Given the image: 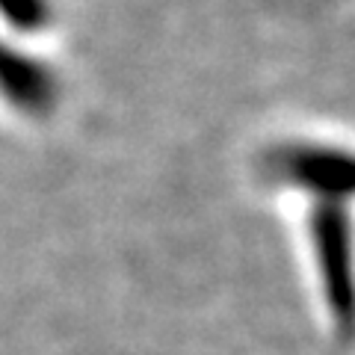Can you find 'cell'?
Instances as JSON below:
<instances>
[{
    "instance_id": "6da1fadb",
    "label": "cell",
    "mask_w": 355,
    "mask_h": 355,
    "mask_svg": "<svg viewBox=\"0 0 355 355\" xmlns=\"http://www.w3.org/2000/svg\"><path fill=\"white\" fill-rule=\"evenodd\" d=\"M311 234L335 326L343 338H355V252L352 225L343 205L320 198L311 214Z\"/></svg>"
},
{
    "instance_id": "7a4b0ae2",
    "label": "cell",
    "mask_w": 355,
    "mask_h": 355,
    "mask_svg": "<svg viewBox=\"0 0 355 355\" xmlns=\"http://www.w3.org/2000/svg\"><path fill=\"white\" fill-rule=\"evenodd\" d=\"M266 172L279 181L305 187L320 198L340 202L355 196V154L323 146H284L266 157Z\"/></svg>"
}]
</instances>
